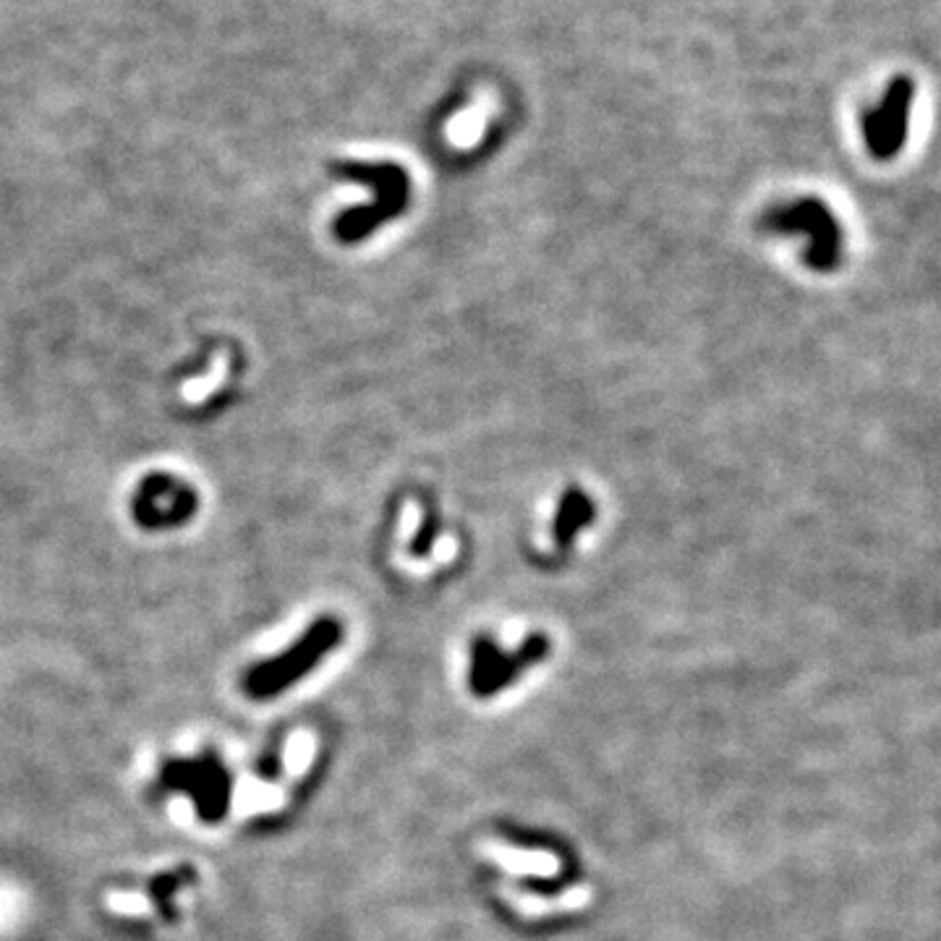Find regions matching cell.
<instances>
[{
	"label": "cell",
	"instance_id": "obj_1",
	"mask_svg": "<svg viewBox=\"0 0 941 941\" xmlns=\"http://www.w3.org/2000/svg\"><path fill=\"white\" fill-rule=\"evenodd\" d=\"M335 173L356 184H367L375 200L361 207L340 213L333 223V233L340 244H359L385 223L406 215L411 202V178L396 163H340Z\"/></svg>",
	"mask_w": 941,
	"mask_h": 941
},
{
	"label": "cell",
	"instance_id": "obj_5",
	"mask_svg": "<svg viewBox=\"0 0 941 941\" xmlns=\"http://www.w3.org/2000/svg\"><path fill=\"white\" fill-rule=\"evenodd\" d=\"M196 510V494L186 481L165 473H152L139 484L134 498V515L142 526L163 529L181 526Z\"/></svg>",
	"mask_w": 941,
	"mask_h": 941
},
{
	"label": "cell",
	"instance_id": "obj_3",
	"mask_svg": "<svg viewBox=\"0 0 941 941\" xmlns=\"http://www.w3.org/2000/svg\"><path fill=\"white\" fill-rule=\"evenodd\" d=\"M340 636L342 627L338 620H319V623H314L309 631L304 633L301 641H298L296 646H290L286 654L254 667V673L246 677V691H249L252 696H273V693H280L288 683H294L301 675L309 673V667L317 665V662L338 644Z\"/></svg>",
	"mask_w": 941,
	"mask_h": 941
},
{
	"label": "cell",
	"instance_id": "obj_2",
	"mask_svg": "<svg viewBox=\"0 0 941 941\" xmlns=\"http://www.w3.org/2000/svg\"><path fill=\"white\" fill-rule=\"evenodd\" d=\"M764 225L771 233H779V236H792V233L806 236V265L816 269V273L824 275L840 267L842 228L827 202L806 196V200L783 204V207L769 209V215L764 217Z\"/></svg>",
	"mask_w": 941,
	"mask_h": 941
},
{
	"label": "cell",
	"instance_id": "obj_4",
	"mask_svg": "<svg viewBox=\"0 0 941 941\" xmlns=\"http://www.w3.org/2000/svg\"><path fill=\"white\" fill-rule=\"evenodd\" d=\"M913 79L900 76L889 84L881 105L866 113L863 136L871 157L892 160L904 147L910 123V108H913Z\"/></svg>",
	"mask_w": 941,
	"mask_h": 941
},
{
	"label": "cell",
	"instance_id": "obj_6",
	"mask_svg": "<svg viewBox=\"0 0 941 941\" xmlns=\"http://www.w3.org/2000/svg\"><path fill=\"white\" fill-rule=\"evenodd\" d=\"M594 515H596V505L586 492L579 490V487L565 490L563 498H560L558 502V513H554V526H552L554 544H558L560 550H567V546L573 544V539L579 536L583 529L591 526Z\"/></svg>",
	"mask_w": 941,
	"mask_h": 941
},
{
	"label": "cell",
	"instance_id": "obj_7",
	"mask_svg": "<svg viewBox=\"0 0 941 941\" xmlns=\"http://www.w3.org/2000/svg\"><path fill=\"white\" fill-rule=\"evenodd\" d=\"M437 531H440V521H437V515H434V513H427V518H425V526H421V529H419V534L413 536V546H411V552H413V554H427L429 550H432Z\"/></svg>",
	"mask_w": 941,
	"mask_h": 941
}]
</instances>
